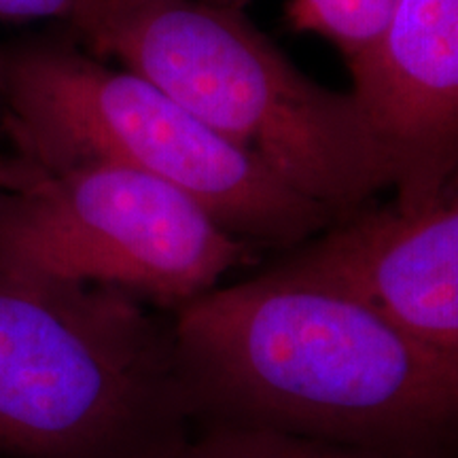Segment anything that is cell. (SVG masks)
<instances>
[{
	"mask_svg": "<svg viewBox=\"0 0 458 458\" xmlns=\"http://www.w3.org/2000/svg\"><path fill=\"white\" fill-rule=\"evenodd\" d=\"M191 411L401 458L458 437V360L335 280L280 261L176 308Z\"/></svg>",
	"mask_w": 458,
	"mask_h": 458,
	"instance_id": "1",
	"label": "cell"
},
{
	"mask_svg": "<svg viewBox=\"0 0 458 458\" xmlns=\"http://www.w3.org/2000/svg\"><path fill=\"white\" fill-rule=\"evenodd\" d=\"M68 20L96 55L148 79L335 221L393 187L397 157L357 96L308 79L242 11L106 0Z\"/></svg>",
	"mask_w": 458,
	"mask_h": 458,
	"instance_id": "2",
	"label": "cell"
},
{
	"mask_svg": "<svg viewBox=\"0 0 458 458\" xmlns=\"http://www.w3.org/2000/svg\"><path fill=\"white\" fill-rule=\"evenodd\" d=\"M189 414L172 323L0 259V458H168Z\"/></svg>",
	"mask_w": 458,
	"mask_h": 458,
	"instance_id": "3",
	"label": "cell"
},
{
	"mask_svg": "<svg viewBox=\"0 0 458 458\" xmlns=\"http://www.w3.org/2000/svg\"><path fill=\"white\" fill-rule=\"evenodd\" d=\"M3 134L11 156L38 168L113 164L156 176L253 246L308 242L335 223L148 79L62 43L4 49Z\"/></svg>",
	"mask_w": 458,
	"mask_h": 458,
	"instance_id": "4",
	"label": "cell"
},
{
	"mask_svg": "<svg viewBox=\"0 0 458 458\" xmlns=\"http://www.w3.org/2000/svg\"><path fill=\"white\" fill-rule=\"evenodd\" d=\"M253 257V244L145 172L0 156V259L24 270L176 310Z\"/></svg>",
	"mask_w": 458,
	"mask_h": 458,
	"instance_id": "5",
	"label": "cell"
},
{
	"mask_svg": "<svg viewBox=\"0 0 458 458\" xmlns=\"http://www.w3.org/2000/svg\"><path fill=\"white\" fill-rule=\"evenodd\" d=\"M391 189L284 261L348 286L458 360V139L405 164Z\"/></svg>",
	"mask_w": 458,
	"mask_h": 458,
	"instance_id": "6",
	"label": "cell"
},
{
	"mask_svg": "<svg viewBox=\"0 0 458 458\" xmlns=\"http://www.w3.org/2000/svg\"><path fill=\"white\" fill-rule=\"evenodd\" d=\"M351 74L352 94L397 157V174L456 140L458 0H397L382 37Z\"/></svg>",
	"mask_w": 458,
	"mask_h": 458,
	"instance_id": "7",
	"label": "cell"
},
{
	"mask_svg": "<svg viewBox=\"0 0 458 458\" xmlns=\"http://www.w3.org/2000/svg\"><path fill=\"white\" fill-rule=\"evenodd\" d=\"M168 458H393L303 435L249 425H216L198 439L181 442Z\"/></svg>",
	"mask_w": 458,
	"mask_h": 458,
	"instance_id": "8",
	"label": "cell"
},
{
	"mask_svg": "<svg viewBox=\"0 0 458 458\" xmlns=\"http://www.w3.org/2000/svg\"><path fill=\"white\" fill-rule=\"evenodd\" d=\"M394 3L397 0H291L286 20L295 30L314 32L334 43L352 71L382 37Z\"/></svg>",
	"mask_w": 458,
	"mask_h": 458,
	"instance_id": "9",
	"label": "cell"
},
{
	"mask_svg": "<svg viewBox=\"0 0 458 458\" xmlns=\"http://www.w3.org/2000/svg\"><path fill=\"white\" fill-rule=\"evenodd\" d=\"M79 0H0V24L71 17Z\"/></svg>",
	"mask_w": 458,
	"mask_h": 458,
	"instance_id": "10",
	"label": "cell"
},
{
	"mask_svg": "<svg viewBox=\"0 0 458 458\" xmlns=\"http://www.w3.org/2000/svg\"><path fill=\"white\" fill-rule=\"evenodd\" d=\"M4 123V47H0V134Z\"/></svg>",
	"mask_w": 458,
	"mask_h": 458,
	"instance_id": "11",
	"label": "cell"
},
{
	"mask_svg": "<svg viewBox=\"0 0 458 458\" xmlns=\"http://www.w3.org/2000/svg\"><path fill=\"white\" fill-rule=\"evenodd\" d=\"M202 3H208V4H216V7H225V9H238L242 11L246 4L250 3V0H202ZM105 4V3H102ZM96 9V7H94ZM72 17V15H71Z\"/></svg>",
	"mask_w": 458,
	"mask_h": 458,
	"instance_id": "12",
	"label": "cell"
},
{
	"mask_svg": "<svg viewBox=\"0 0 458 458\" xmlns=\"http://www.w3.org/2000/svg\"><path fill=\"white\" fill-rule=\"evenodd\" d=\"M102 3H106V0H79L77 7H74L72 13H79V11H89L94 7H100Z\"/></svg>",
	"mask_w": 458,
	"mask_h": 458,
	"instance_id": "13",
	"label": "cell"
}]
</instances>
